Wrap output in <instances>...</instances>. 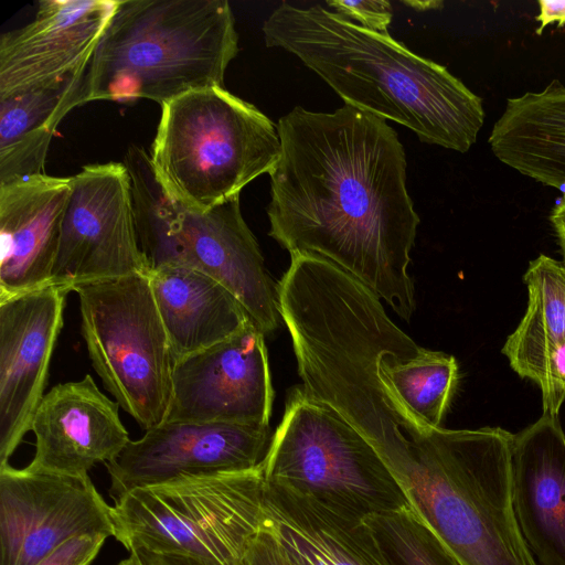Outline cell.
<instances>
[{"instance_id": "obj_33", "label": "cell", "mask_w": 565, "mask_h": 565, "mask_svg": "<svg viewBox=\"0 0 565 565\" xmlns=\"http://www.w3.org/2000/svg\"><path fill=\"white\" fill-rule=\"evenodd\" d=\"M118 565H138V564L135 561V558L131 555H129L128 558L121 561Z\"/></svg>"}, {"instance_id": "obj_14", "label": "cell", "mask_w": 565, "mask_h": 565, "mask_svg": "<svg viewBox=\"0 0 565 565\" xmlns=\"http://www.w3.org/2000/svg\"><path fill=\"white\" fill-rule=\"evenodd\" d=\"M119 0H42L33 21L0 38V99L86 68Z\"/></svg>"}, {"instance_id": "obj_27", "label": "cell", "mask_w": 565, "mask_h": 565, "mask_svg": "<svg viewBox=\"0 0 565 565\" xmlns=\"http://www.w3.org/2000/svg\"><path fill=\"white\" fill-rule=\"evenodd\" d=\"M327 4L334 12L374 32H387L393 18L392 6L385 0H331Z\"/></svg>"}, {"instance_id": "obj_13", "label": "cell", "mask_w": 565, "mask_h": 565, "mask_svg": "<svg viewBox=\"0 0 565 565\" xmlns=\"http://www.w3.org/2000/svg\"><path fill=\"white\" fill-rule=\"evenodd\" d=\"M70 291L47 285L0 300V465L31 430Z\"/></svg>"}, {"instance_id": "obj_3", "label": "cell", "mask_w": 565, "mask_h": 565, "mask_svg": "<svg viewBox=\"0 0 565 565\" xmlns=\"http://www.w3.org/2000/svg\"><path fill=\"white\" fill-rule=\"evenodd\" d=\"M512 436L431 427L407 414L373 448L461 565H539L514 510Z\"/></svg>"}, {"instance_id": "obj_19", "label": "cell", "mask_w": 565, "mask_h": 565, "mask_svg": "<svg viewBox=\"0 0 565 565\" xmlns=\"http://www.w3.org/2000/svg\"><path fill=\"white\" fill-rule=\"evenodd\" d=\"M523 279L526 310L502 353L519 376L540 387L543 414L558 415L565 401V263L542 254Z\"/></svg>"}, {"instance_id": "obj_31", "label": "cell", "mask_w": 565, "mask_h": 565, "mask_svg": "<svg viewBox=\"0 0 565 565\" xmlns=\"http://www.w3.org/2000/svg\"><path fill=\"white\" fill-rule=\"evenodd\" d=\"M540 13L535 20L540 22V26L535 30L541 35L543 30L551 23L557 22L558 26L565 24V0H540L537 1Z\"/></svg>"}, {"instance_id": "obj_30", "label": "cell", "mask_w": 565, "mask_h": 565, "mask_svg": "<svg viewBox=\"0 0 565 565\" xmlns=\"http://www.w3.org/2000/svg\"><path fill=\"white\" fill-rule=\"evenodd\" d=\"M138 565H224L201 557L151 551L138 545L127 548Z\"/></svg>"}, {"instance_id": "obj_17", "label": "cell", "mask_w": 565, "mask_h": 565, "mask_svg": "<svg viewBox=\"0 0 565 565\" xmlns=\"http://www.w3.org/2000/svg\"><path fill=\"white\" fill-rule=\"evenodd\" d=\"M70 194L71 177L0 184V300L50 285Z\"/></svg>"}, {"instance_id": "obj_26", "label": "cell", "mask_w": 565, "mask_h": 565, "mask_svg": "<svg viewBox=\"0 0 565 565\" xmlns=\"http://www.w3.org/2000/svg\"><path fill=\"white\" fill-rule=\"evenodd\" d=\"M363 520L390 565H461L411 505Z\"/></svg>"}, {"instance_id": "obj_11", "label": "cell", "mask_w": 565, "mask_h": 565, "mask_svg": "<svg viewBox=\"0 0 565 565\" xmlns=\"http://www.w3.org/2000/svg\"><path fill=\"white\" fill-rule=\"evenodd\" d=\"M274 434L269 426L163 422L129 440L106 463L117 501L138 488L260 467Z\"/></svg>"}, {"instance_id": "obj_25", "label": "cell", "mask_w": 565, "mask_h": 565, "mask_svg": "<svg viewBox=\"0 0 565 565\" xmlns=\"http://www.w3.org/2000/svg\"><path fill=\"white\" fill-rule=\"evenodd\" d=\"M122 163L129 174L135 227L148 274L184 265L174 230L177 206L158 182L150 156L134 145L126 151Z\"/></svg>"}, {"instance_id": "obj_18", "label": "cell", "mask_w": 565, "mask_h": 565, "mask_svg": "<svg viewBox=\"0 0 565 565\" xmlns=\"http://www.w3.org/2000/svg\"><path fill=\"white\" fill-rule=\"evenodd\" d=\"M515 514L539 565H565V434L558 415L542 414L513 434Z\"/></svg>"}, {"instance_id": "obj_5", "label": "cell", "mask_w": 565, "mask_h": 565, "mask_svg": "<svg viewBox=\"0 0 565 565\" xmlns=\"http://www.w3.org/2000/svg\"><path fill=\"white\" fill-rule=\"evenodd\" d=\"M277 126L225 87L191 90L161 105L150 161L166 194L204 213L279 160Z\"/></svg>"}, {"instance_id": "obj_28", "label": "cell", "mask_w": 565, "mask_h": 565, "mask_svg": "<svg viewBox=\"0 0 565 565\" xmlns=\"http://www.w3.org/2000/svg\"><path fill=\"white\" fill-rule=\"evenodd\" d=\"M107 536L103 534H85L75 536L35 565H90L99 553Z\"/></svg>"}, {"instance_id": "obj_15", "label": "cell", "mask_w": 565, "mask_h": 565, "mask_svg": "<svg viewBox=\"0 0 565 565\" xmlns=\"http://www.w3.org/2000/svg\"><path fill=\"white\" fill-rule=\"evenodd\" d=\"M175 206L174 230L184 265L225 287L264 334L274 332L282 320L278 285L242 215L239 195L204 213Z\"/></svg>"}, {"instance_id": "obj_9", "label": "cell", "mask_w": 565, "mask_h": 565, "mask_svg": "<svg viewBox=\"0 0 565 565\" xmlns=\"http://www.w3.org/2000/svg\"><path fill=\"white\" fill-rule=\"evenodd\" d=\"M148 275L122 162L94 163L71 177L58 250L50 285L68 291L82 284Z\"/></svg>"}, {"instance_id": "obj_21", "label": "cell", "mask_w": 565, "mask_h": 565, "mask_svg": "<svg viewBox=\"0 0 565 565\" xmlns=\"http://www.w3.org/2000/svg\"><path fill=\"white\" fill-rule=\"evenodd\" d=\"M148 276L173 362L225 340L249 320L225 287L198 269L172 265Z\"/></svg>"}, {"instance_id": "obj_6", "label": "cell", "mask_w": 565, "mask_h": 565, "mask_svg": "<svg viewBox=\"0 0 565 565\" xmlns=\"http://www.w3.org/2000/svg\"><path fill=\"white\" fill-rule=\"evenodd\" d=\"M263 465L138 488L115 501L116 536L126 548L186 554L242 565L264 523Z\"/></svg>"}, {"instance_id": "obj_23", "label": "cell", "mask_w": 565, "mask_h": 565, "mask_svg": "<svg viewBox=\"0 0 565 565\" xmlns=\"http://www.w3.org/2000/svg\"><path fill=\"white\" fill-rule=\"evenodd\" d=\"M85 71L0 99V184L44 173L57 125L71 109L83 105Z\"/></svg>"}, {"instance_id": "obj_22", "label": "cell", "mask_w": 565, "mask_h": 565, "mask_svg": "<svg viewBox=\"0 0 565 565\" xmlns=\"http://www.w3.org/2000/svg\"><path fill=\"white\" fill-rule=\"evenodd\" d=\"M489 143L504 164L558 189L565 182V86L553 79L541 92L509 98Z\"/></svg>"}, {"instance_id": "obj_1", "label": "cell", "mask_w": 565, "mask_h": 565, "mask_svg": "<svg viewBox=\"0 0 565 565\" xmlns=\"http://www.w3.org/2000/svg\"><path fill=\"white\" fill-rule=\"evenodd\" d=\"M277 130L268 234L291 257L334 264L408 321L416 300L407 269L420 220L396 131L345 104L333 113L296 106Z\"/></svg>"}, {"instance_id": "obj_32", "label": "cell", "mask_w": 565, "mask_h": 565, "mask_svg": "<svg viewBox=\"0 0 565 565\" xmlns=\"http://www.w3.org/2000/svg\"><path fill=\"white\" fill-rule=\"evenodd\" d=\"M550 221L556 234L565 263V195H563L551 212Z\"/></svg>"}, {"instance_id": "obj_10", "label": "cell", "mask_w": 565, "mask_h": 565, "mask_svg": "<svg viewBox=\"0 0 565 565\" xmlns=\"http://www.w3.org/2000/svg\"><path fill=\"white\" fill-rule=\"evenodd\" d=\"M116 536L113 507L88 475L0 465V565H35L79 535Z\"/></svg>"}, {"instance_id": "obj_20", "label": "cell", "mask_w": 565, "mask_h": 565, "mask_svg": "<svg viewBox=\"0 0 565 565\" xmlns=\"http://www.w3.org/2000/svg\"><path fill=\"white\" fill-rule=\"evenodd\" d=\"M263 510V525L301 565H390L363 519L266 480Z\"/></svg>"}, {"instance_id": "obj_16", "label": "cell", "mask_w": 565, "mask_h": 565, "mask_svg": "<svg viewBox=\"0 0 565 565\" xmlns=\"http://www.w3.org/2000/svg\"><path fill=\"white\" fill-rule=\"evenodd\" d=\"M119 407L89 374L55 385L33 415L35 452L25 468L83 476L95 465L111 461L130 440Z\"/></svg>"}, {"instance_id": "obj_8", "label": "cell", "mask_w": 565, "mask_h": 565, "mask_svg": "<svg viewBox=\"0 0 565 565\" xmlns=\"http://www.w3.org/2000/svg\"><path fill=\"white\" fill-rule=\"evenodd\" d=\"M81 333L104 387L138 425L164 422L173 359L149 276L130 275L75 286Z\"/></svg>"}, {"instance_id": "obj_4", "label": "cell", "mask_w": 565, "mask_h": 565, "mask_svg": "<svg viewBox=\"0 0 565 565\" xmlns=\"http://www.w3.org/2000/svg\"><path fill=\"white\" fill-rule=\"evenodd\" d=\"M226 0H119L88 61L83 104L164 103L191 90L224 87L238 53Z\"/></svg>"}, {"instance_id": "obj_29", "label": "cell", "mask_w": 565, "mask_h": 565, "mask_svg": "<svg viewBox=\"0 0 565 565\" xmlns=\"http://www.w3.org/2000/svg\"><path fill=\"white\" fill-rule=\"evenodd\" d=\"M242 565H301L264 525L250 540Z\"/></svg>"}, {"instance_id": "obj_12", "label": "cell", "mask_w": 565, "mask_h": 565, "mask_svg": "<svg viewBox=\"0 0 565 565\" xmlns=\"http://www.w3.org/2000/svg\"><path fill=\"white\" fill-rule=\"evenodd\" d=\"M264 338L248 320L225 340L175 361L164 422L269 426L274 391Z\"/></svg>"}, {"instance_id": "obj_24", "label": "cell", "mask_w": 565, "mask_h": 565, "mask_svg": "<svg viewBox=\"0 0 565 565\" xmlns=\"http://www.w3.org/2000/svg\"><path fill=\"white\" fill-rule=\"evenodd\" d=\"M381 365L399 401L425 424L440 427L458 384L456 359L417 345L390 319Z\"/></svg>"}, {"instance_id": "obj_2", "label": "cell", "mask_w": 565, "mask_h": 565, "mask_svg": "<svg viewBox=\"0 0 565 565\" xmlns=\"http://www.w3.org/2000/svg\"><path fill=\"white\" fill-rule=\"evenodd\" d=\"M269 47L296 55L345 105L393 120L420 141L467 152L484 122L482 99L445 66L387 32L316 4L281 3L262 28Z\"/></svg>"}, {"instance_id": "obj_7", "label": "cell", "mask_w": 565, "mask_h": 565, "mask_svg": "<svg viewBox=\"0 0 565 565\" xmlns=\"http://www.w3.org/2000/svg\"><path fill=\"white\" fill-rule=\"evenodd\" d=\"M263 469L267 482L359 519L411 505L370 443L302 390L290 396Z\"/></svg>"}]
</instances>
